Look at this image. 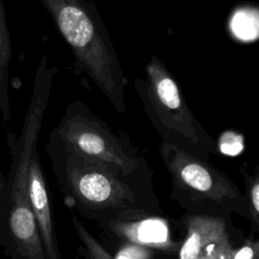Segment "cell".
<instances>
[{"label":"cell","mask_w":259,"mask_h":259,"mask_svg":"<svg viewBox=\"0 0 259 259\" xmlns=\"http://www.w3.org/2000/svg\"><path fill=\"white\" fill-rule=\"evenodd\" d=\"M11 40L3 0H0V111L4 121L10 119L9 66L11 61Z\"/></svg>","instance_id":"cell-10"},{"label":"cell","mask_w":259,"mask_h":259,"mask_svg":"<svg viewBox=\"0 0 259 259\" xmlns=\"http://www.w3.org/2000/svg\"><path fill=\"white\" fill-rule=\"evenodd\" d=\"M4 188H5V176L0 171V232H1V222H2V204L4 197Z\"/></svg>","instance_id":"cell-17"},{"label":"cell","mask_w":259,"mask_h":259,"mask_svg":"<svg viewBox=\"0 0 259 259\" xmlns=\"http://www.w3.org/2000/svg\"><path fill=\"white\" fill-rule=\"evenodd\" d=\"M58 69L44 54L39 60L19 137L7 135L12 161L5 177L0 246L9 259H47L28 194V169Z\"/></svg>","instance_id":"cell-2"},{"label":"cell","mask_w":259,"mask_h":259,"mask_svg":"<svg viewBox=\"0 0 259 259\" xmlns=\"http://www.w3.org/2000/svg\"><path fill=\"white\" fill-rule=\"evenodd\" d=\"M134 84L146 114L163 142L206 160L217 153V142L194 116L177 80L159 57H151L145 68V79L136 78Z\"/></svg>","instance_id":"cell-5"},{"label":"cell","mask_w":259,"mask_h":259,"mask_svg":"<svg viewBox=\"0 0 259 259\" xmlns=\"http://www.w3.org/2000/svg\"><path fill=\"white\" fill-rule=\"evenodd\" d=\"M181 223L185 228V236L177 259H198L208 245L231 235L230 219L224 217L185 212Z\"/></svg>","instance_id":"cell-9"},{"label":"cell","mask_w":259,"mask_h":259,"mask_svg":"<svg viewBox=\"0 0 259 259\" xmlns=\"http://www.w3.org/2000/svg\"><path fill=\"white\" fill-rule=\"evenodd\" d=\"M158 152L171 178L170 197L186 213L227 219L236 213L250 220L245 193L208 160L163 141Z\"/></svg>","instance_id":"cell-4"},{"label":"cell","mask_w":259,"mask_h":259,"mask_svg":"<svg viewBox=\"0 0 259 259\" xmlns=\"http://www.w3.org/2000/svg\"><path fill=\"white\" fill-rule=\"evenodd\" d=\"M28 194L47 259H63L54 224L51 196L37 150L28 169Z\"/></svg>","instance_id":"cell-8"},{"label":"cell","mask_w":259,"mask_h":259,"mask_svg":"<svg viewBox=\"0 0 259 259\" xmlns=\"http://www.w3.org/2000/svg\"><path fill=\"white\" fill-rule=\"evenodd\" d=\"M156 250L132 242H118L114 259H155Z\"/></svg>","instance_id":"cell-14"},{"label":"cell","mask_w":259,"mask_h":259,"mask_svg":"<svg viewBox=\"0 0 259 259\" xmlns=\"http://www.w3.org/2000/svg\"><path fill=\"white\" fill-rule=\"evenodd\" d=\"M51 136L70 151L108 164L125 175L151 178L148 164L126 136L113 132L82 101L67 105Z\"/></svg>","instance_id":"cell-6"},{"label":"cell","mask_w":259,"mask_h":259,"mask_svg":"<svg viewBox=\"0 0 259 259\" xmlns=\"http://www.w3.org/2000/svg\"><path fill=\"white\" fill-rule=\"evenodd\" d=\"M232 259H259V238L248 239L237 249Z\"/></svg>","instance_id":"cell-16"},{"label":"cell","mask_w":259,"mask_h":259,"mask_svg":"<svg viewBox=\"0 0 259 259\" xmlns=\"http://www.w3.org/2000/svg\"><path fill=\"white\" fill-rule=\"evenodd\" d=\"M234 16L233 28L240 37L244 39L256 37V32L259 33V26H254V24L259 25V17L248 11H238Z\"/></svg>","instance_id":"cell-13"},{"label":"cell","mask_w":259,"mask_h":259,"mask_svg":"<svg viewBox=\"0 0 259 259\" xmlns=\"http://www.w3.org/2000/svg\"><path fill=\"white\" fill-rule=\"evenodd\" d=\"M72 224L78 236V253L84 259H114L112 254L88 231V229L76 217H72Z\"/></svg>","instance_id":"cell-11"},{"label":"cell","mask_w":259,"mask_h":259,"mask_svg":"<svg viewBox=\"0 0 259 259\" xmlns=\"http://www.w3.org/2000/svg\"><path fill=\"white\" fill-rule=\"evenodd\" d=\"M86 74L118 113L126 110L124 76L108 31L92 0H39Z\"/></svg>","instance_id":"cell-3"},{"label":"cell","mask_w":259,"mask_h":259,"mask_svg":"<svg viewBox=\"0 0 259 259\" xmlns=\"http://www.w3.org/2000/svg\"><path fill=\"white\" fill-rule=\"evenodd\" d=\"M237 249L229 235L208 245L198 259H232Z\"/></svg>","instance_id":"cell-15"},{"label":"cell","mask_w":259,"mask_h":259,"mask_svg":"<svg viewBox=\"0 0 259 259\" xmlns=\"http://www.w3.org/2000/svg\"><path fill=\"white\" fill-rule=\"evenodd\" d=\"M47 152L64 202L83 217L100 223L124 213H163L151 178L125 175L108 164L85 158L52 136Z\"/></svg>","instance_id":"cell-1"},{"label":"cell","mask_w":259,"mask_h":259,"mask_svg":"<svg viewBox=\"0 0 259 259\" xmlns=\"http://www.w3.org/2000/svg\"><path fill=\"white\" fill-rule=\"evenodd\" d=\"M241 172L245 179V195L249 203L250 221L259 234V165H256L254 171L250 173L243 163Z\"/></svg>","instance_id":"cell-12"},{"label":"cell","mask_w":259,"mask_h":259,"mask_svg":"<svg viewBox=\"0 0 259 259\" xmlns=\"http://www.w3.org/2000/svg\"><path fill=\"white\" fill-rule=\"evenodd\" d=\"M103 232L118 242H132L166 253H178L182 241H175L164 213L140 211L98 223Z\"/></svg>","instance_id":"cell-7"}]
</instances>
